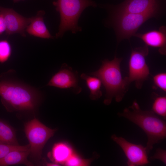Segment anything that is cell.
Instances as JSON below:
<instances>
[{"label":"cell","mask_w":166,"mask_h":166,"mask_svg":"<svg viewBox=\"0 0 166 166\" xmlns=\"http://www.w3.org/2000/svg\"><path fill=\"white\" fill-rule=\"evenodd\" d=\"M13 2H14V3H15V2H19L21 0H13Z\"/></svg>","instance_id":"25"},{"label":"cell","mask_w":166,"mask_h":166,"mask_svg":"<svg viewBox=\"0 0 166 166\" xmlns=\"http://www.w3.org/2000/svg\"><path fill=\"white\" fill-rule=\"evenodd\" d=\"M30 145H12L0 143V159L3 157L10 152L16 150H30Z\"/></svg>","instance_id":"20"},{"label":"cell","mask_w":166,"mask_h":166,"mask_svg":"<svg viewBox=\"0 0 166 166\" xmlns=\"http://www.w3.org/2000/svg\"><path fill=\"white\" fill-rule=\"evenodd\" d=\"M111 138L124 152L127 159V163L128 166H142L149 163L145 147L141 144L130 142L115 134L113 135Z\"/></svg>","instance_id":"8"},{"label":"cell","mask_w":166,"mask_h":166,"mask_svg":"<svg viewBox=\"0 0 166 166\" xmlns=\"http://www.w3.org/2000/svg\"><path fill=\"white\" fill-rule=\"evenodd\" d=\"M154 101L152 105V111L156 114L166 118V97L159 95L153 93Z\"/></svg>","instance_id":"18"},{"label":"cell","mask_w":166,"mask_h":166,"mask_svg":"<svg viewBox=\"0 0 166 166\" xmlns=\"http://www.w3.org/2000/svg\"><path fill=\"white\" fill-rule=\"evenodd\" d=\"M166 27L162 26L158 30H152L143 34L136 33L134 36L140 38L148 46L159 48V53H166Z\"/></svg>","instance_id":"12"},{"label":"cell","mask_w":166,"mask_h":166,"mask_svg":"<svg viewBox=\"0 0 166 166\" xmlns=\"http://www.w3.org/2000/svg\"><path fill=\"white\" fill-rule=\"evenodd\" d=\"M123 117L134 123L146 133L148 141L145 147L148 154L154 145L161 142L166 137V123L152 110H142L136 100L132 105L118 113Z\"/></svg>","instance_id":"2"},{"label":"cell","mask_w":166,"mask_h":166,"mask_svg":"<svg viewBox=\"0 0 166 166\" xmlns=\"http://www.w3.org/2000/svg\"><path fill=\"white\" fill-rule=\"evenodd\" d=\"M51 158L56 163H65L72 155V151L68 145L63 143H58L53 146Z\"/></svg>","instance_id":"16"},{"label":"cell","mask_w":166,"mask_h":166,"mask_svg":"<svg viewBox=\"0 0 166 166\" xmlns=\"http://www.w3.org/2000/svg\"><path fill=\"white\" fill-rule=\"evenodd\" d=\"M0 13L2 14L5 21L7 34H19L22 36H26L25 31L31 22L32 17H25L12 9L4 8L0 6Z\"/></svg>","instance_id":"11"},{"label":"cell","mask_w":166,"mask_h":166,"mask_svg":"<svg viewBox=\"0 0 166 166\" xmlns=\"http://www.w3.org/2000/svg\"><path fill=\"white\" fill-rule=\"evenodd\" d=\"M0 97L7 111L12 113H35L42 101L41 91L18 79L10 69L0 74Z\"/></svg>","instance_id":"1"},{"label":"cell","mask_w":166,"mask_h":166,"mask_svg":"<svg viewBox=\"0 0 166 166\" xmlns=\"http://www.w3.org/2000/svg\"><path fill=\"white\" fill-rule=\"evenodd\" d=\"M110 14L108 23L114 28L117 41L120 42L124 39L129 40L142 24L148 19L156 16L158 13L110 12Z\"/></svg>","instance_id":"5"},{"label":"cell","mask_w":166,"mask_h":166,"mask_svg":"<svg viewBox=\"0 0 166 166\" xmlns=\"http://www.w3.org/2000/svg\"><path fill=\"white\" fill-rule=\"evenodd\" d=\"M148 53V46L146 45L135 48L131 53L128 64V76L126 77L128 83L130 84L134 81L138 89L142 88L144 82L148 79L150 74L145 60Z\"/></svg>","instance_id":"7"},{"label":"cell","mask_w":166,"mask_h":166,"mask_svg":"<svg viewBox=\"0 0 166 166\" xmlns=\"http://www.w3.org/2000/svg\"><path fill=\"white\" fill-rule=\"evenodd\" d=\"M81 78L85 80L90 91V97L93 100H97L102 95L101 90V82L100 80L96 77H92L83 73Z\"/></svg>","instance_id":"17"},{"label":"cell","mask_w":166,"mask_h":166,"mask_svg":"<svg viewBox=\"0 0 166 166\" xmlns=\"http://www.w3.org/2000/svg\"><path fill=\"white\" fill-rule=\"evenodd\" d=\"M6 30L5 21L2 14L0 13V34H2Z\"/></svg>","instance_id":"24"},{"label":"cell","mask_w":166,"mask_h":166,"mask_svg":"<svg viewBox=\"0 0 166 166\" xmlns=\"http://www.w3.org/2000/svg\"><path fill=\"white\" fill-rule=\"evenodd\" d=\"M149 159L151 160H159L166 164V151L161 148H157L154 155L150 157Z\"/></svg>","instance_id":"22"},{"label":"cell","mask_w":166,"mask_h":166,"mask_svg":"<svg viewBox=\"0 0 166 166\" xmlns=\"http://www.w3.org/2000/svg\"><path fill=\"white\" fill-rule=\"evenodd\" d=\"M45 14L43 10L38 12L36 15L32 17L30 24L26 31L30 35L42 38H53L44 21L43 16Z\"/></svg>","instance_id":"13"},{"label":"cell","mask_w":166,"mask_h":166,"mask_svg":"<svg viewBox=\"0 0 166 166\" xmlns=\"http://www.w3.org/2000/svg\"><path fill=\"white\" fill-rule=\"evenodd\" d=\"M12 49L9 42L6 40H0V63L7 61L11 56Z\"/></svg>","instance_id":"19"},{"label":"cell","mask_w":166,"mask_h":166,"mask_svg":"<svg viewBox=\"0 0 166 166\" xmlns=\"http://www.w3.org/2000/svg\"><path fill=\"white\" fill-rule=\"evenodd\" d=\"M53 4L60 17L56 38H61L67 31H70L73 34L81 31L78 21L82 13L89 6H97L96 3L92 0H57L53 2Z\"/></svg>","instance_id":"4"},{"label":"cell","mask_w":166,"mask_h":166,"mask_svg":"<svg viewBox=\"0 0 166 166\" xmlns=\"http://www.w3.org/2000/svg\"><path fill=\"white\" fill-rule=\"evenodd\" d=\"M122 60L115 56L111 61L105 59L102 61L100 68L90 73L98 78L106 90L104 103L109 105L114 98L117 102H121L128 91L130 84L126 77H122L120 65Z\"/></svg>","instance_id":"3"},{"label":"cell","mask_w":166,"mask_h":166,"mask_svg":"<svg viewBox=\"0 0 166 166\" xmlns=\"http://www.w3.org/2000/svg\"><path fill=\"white\" fill-rule=\"evenodd\" d=\"M0 143L12 145H19L15 130L6 121L0 119Z\"/></svg>","instance_id":"15"},{"label":"cell","mask_w":166,"mask_h":166,"mask_svg":"<svg viewBox=\"0 0 166 166\" xmlns=\"http://www.w3.org/2000/svg\"><path fill=\"white\" fill-rule=\"evenodd\" d=\"M30 150H16L10 152L0 159V166H7L23 164L28 166L34 165L28 159Z\"/></svg>","instance_id":"14"},{"label":"cell","mask_w":166,"mask_h":166,"mask_svg":"<svg viewBox=\"0 0 166 166\" xmlns=\"http://www.w3.org/2000/svg\"><path fill=\"white\" fill-rule=\"evenodd\" d=\"M77 71L65 64L61 65L59 71L51 77L46 85L60 89H70L74 93L78 94L82 89L78 85V77Z\"/></svg>","instance_id":"9"},{"label":"cell","mask_w":166,"mask_h":166,"mask_svg":"<svg viewBox=\"0 0 166 166\" xmlns=\"http://www.w3.org/2000/svg\"><path fill=\"white\" fill-rule=\"evenodd\" d=\"M160 6L159 0H125L114 9H112L110 12L134 14L158 13Z\"/></svg>","instance_id":"10"},{"label":"cell","mask_w":166,"mask_h":166,"mask_svg":"<svg viewBox=\"0 0 166 166\" xmlns=\"http://www.w3.org/2000/svg\"><path fill=\"white\" fill-rule=\"evenodd\" d=\"M56 131L47 127L36 118L25 123L24 132L30 146L29 155L34 160H40L44 146Z\"/></svg>","instance_id":"6"},{"label":"cell","mask_w":166,"mask_h":166,"mask_svg":"<svg viewBox=\"0 0 166 166\" xmlns=\"http://www.w3.org/2000/svg\"><path fill=\"white\" fill-rule=\"evenodd\" d=\"M85 162L75 156H71L66 161L65 163L68 166H80L85 164Z\"/></svg>","instance_id":"23"},{"label":"cell","mask_w":166,"mask_h":166,"mask_svg":"<svg viewBox=\"0 0 166 166\" xmlns=\"http://www.w3.org/2000/svg\"><path fill=\"white\" fill-rule=\"evenodd\" d=\"M155 85L164 92L166 91V73H158L153 77Z\"/></svg>","instance_id":"21"}]
</instances>
